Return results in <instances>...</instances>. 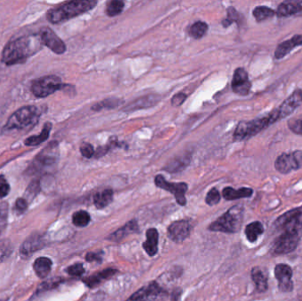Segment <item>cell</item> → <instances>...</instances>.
<instances>
[{
	"label": "cell",
	"mask_w": 302,
	"mask_h": 301,
	"mask_svg": "<svg viewBox=\"0 0 302 301\" xmlns=\"http://www.w3.org/2000/svg\"><path fill=\"white\" fill-rule=\"evenodd\" d=\"M278 237L272 242V255H283L292 253L299 245L302 234V210L299 209L287 211L274 222Z\"/></svg>",
	"instance_id": "cell-1"
},
{
	"label": "cell",
	"mask_w": 302,
	"mask_h": 301,
	"mask_svg": "<svg viewBox=\"0 0 302 301\" xmlns=\"http://www.w3.org/2000/svg\"><path fill=\"white\" fill-rule=\"evenodd\" d=\"M42 45L38 35L16 38L9 42L4 48L2 62L7 65L24 63L27 58L40 51Z\"/></svg>",
	"instance_id": "cell-2"
},
{
	"label": "cell",
	"mask_w": 302,
	"mask_h": 301,
	"mask_svg": "<svg viewBox=\"0 0 302 301\" xmlns=\"http://www.w3.org/2000/svg\"><path fill=\"white\" fill-rule=\"evenodd\" d=\"M97 5L95 0H75L63 4L60 7L51 9L47 13V20L52 24L64 22L65 20L85 14Z\"/></svg>",
	"instance_id": "cell-3"
},
{
	"label": "cell",
	"mask_w": 302,
	"mask_h": 301,
	"mask_svg": "<svg viewBox=\"0 0 302 301\" xmlns=\"http://www.w3.org/2000/svg\"><path fill=\"white\" fill-rule=\"evenodd\" d=\"M41 114V110L34 105L21 107L10 116L7 124L4 125L3 132L32 127L38 124Z\"/></svg>",
	"instance_id": "cell-4"
},
{
	"label": "cell",
	"mask_w": 302,
	"mask_h": 301,
	"mask_svg": "<svg viewBox=\"0 0 302 301\" xmlns=\"http://www.w3.org/2000/svg\"><path fill=\"white\" fill-rule=\"evenodd\" d=\"M244 208L241 204L231 207L230 210L214 221L209 226L212 231H221L225 233H235L241 230L243 222Z\"/></svg>",
	"instance_id": "cell-5"
},
{
	"label": "cell",
	"mask_w": 302,
	"mask_h": 301,
	"mask_svg": "<svg viewBox=\"0 0 302 301\" xmlns=\"http://www.w3.org/2000/svg\"><path fill=\"white\" fill-rule=\"evenodd\" d=\"M272 124H274V122L270 114L250 121L240 122L235 129L233 139L237 142L249 139L253 136L258 135L259 132L267 128Z\"/></svg>",
	"instance_id": "cell-6"
},
{
	"label": "cell",
	"mask_w": 302,
	"mask_h": 301,
	"mask_svg": "<svg viewBox=\"0 0 302 301\" xmlns=\"http://www.w3.org/2000/svg\"><path fill=\"white\" fill-rule=\"evenodd\" d=\"M65 85L62 83L61 79L57 75H48L38 79L32 83L31 90L38 98H44L60 90Z\"/></svg>",
	"instance_id": "cell-7"
},
{
	"label": "cell",
	"mask_w": 302,
	"mask_h": 301,
	"mask_svg": "<svg viewBox=\"0 0 302 301\" xmlns=\"http://www.w3.org/2000/svg\"><path fill=\"white\" fill-rule=\"evenodd\" d=\"M275 169L282 173L287 174L292 171L302 167V150H295L291 153H283L276 159Z\"/></svg>",
	"instance_id": "cell-8"
},
{
	"label": "cell",
	"mask_w": 302,
	"mask_h": 301,
	"mask_svg": "<svg viewBox=\"0 0 302 301\" xmlns=\"http://www.w3.org/2000/svg\"><path fill=\"white\" fill-rule=\"evenodd\" d=\"M155 184L157 187L161 189L165 190L169 193H173L177 203L181 206H185L187 204V199L185 194L188 189V186L186 183H170L164 180V178L161 175H157L155 178Z\"/></svg>",
	"instance_id": "cell-9"
},
{
	"label": "cell",
	"mask_w": 302,
	"mask_h": 301,
	"mask_svg": "<svg viewBox=\"0 0 302 301\" xmlns=\"http://www.w3.org/2000/svg\"><path fill=\"white\" fill-rule=\"evenodd\" d=\"M301 105L302 90L298 88L282 103L279 108L275 109L272 112L275 115L277 121H279L280 119H285L291 115L292 112H294L296 109L299 108Z\"/></svg>",
	"instance_id": "cell-10"
},
{
	"label": "cell",
	"mask_w": 302,
	"mask_h": 301,
	"mask_svg": "<svg viewBox=\"0 0 302 301\" xmlns=\"http://www.w3.org/2000/svg\"><path fill=\"white\" fill-rule=\"evenodd\" d=\"M38 35L40 38L42 44L49 48L51 51H53L56 54L65 53L66 51L65 43L50 27H42Z\"/></svg>",
	"instance_id": "cell-11"
},
{
	"label": "cell",
	"mask_w": 302,
	"mask_h": 301,
	"mask_svg": "<svg viewBox=\"0 0 302 301\" xmlns=\"http://www.w3.org/2000/svg\"><path fill=\"white\" fill-rule=\"evenodd\" d=\"M58 149L57 142H52L50 145H48L45 149L39 153L37 157L35 158L32 163V171L36 172H41L44 169L47 168L49 166L54 164L57 161V155L56 150Z\"/></svg>",
	"instance_id": "cell-12"
},
{
	"label": "cell",
	"mask_w": 302,
	"mask_h": 301,
	"mask_svg": "<svg viewBox=\"0 0 302 301\" xmlns=\"http://www.w3.org/2000/svg\"><path fill=\"white\" fill-rule=\"evenodd\" d=\"M274 274L279 283V291L284 293H287L293 290L292 270L288 264H277L274 269Z\"/></svg>",
	"instance_id": "cell-13"
},
{
	"label": "cell",
	"mask_w": 302,
	"mask_h": 301,
	"mask_svg": "<svg viewBox=\"0 0 302 301\" xmlns=\"http://www.w3.org/2000/svg\"><path fill=\"white\" fill-rule=\"evenodd\" d=\"M251 81L248 79V74L244 68H237L231 81V88L235 94L247 95L251 89Z\"/></svg>",
	"instance_id": "cell-14"
},
{
	"label": "cell",
	"mask_w": 302,
	"mask_h": 301,
	"mask_svg": "<svg viewBox=\"0 0 302 301\" xmlns=\"http://www.w3.org/2000/svg\"><path fill=\"white\" fill-rule=\"evenodd\" d=\"M191 232L190 223L187 221H177L168 228V236L172 241L180 243L189 237Z\"/></svg>",
	"instance_id": "cell-15"
},
{
	"label": "cell",
	"mask_w": 302,
	"mask_h": 301,
	"mask_svg": "<svg viewBox=\"0 0 302 301\" xmlns=\"http://www.w3.org/2000/svg\"><path fill=\"white\" fill-rule=\"evenodd\" d=\"M300 45H302V35H295L292 38L284 41L278 45L274 52V57L276 59L285 58L294 48L299 47Z\"/></svg>",
	"instance_id": "cell-16"
},
{
	"label": "cell",
	"mask_w": 302,
	"mask_h": 301,
	"mask_svg": "<svg viewBox=\"0 0 302 301\" xmlns=\"http://www.w3.org/2000/svg\"><path fill=\"white\" fill-rule=\"evenodd\" d=\"M160 291L161 289L159 286L155 282H152L149 285L136 291L127 301H152L159 294Z\"/></svg>",
	"instance_id": "cell-17"
},
{
	"label": "cell",
	"mask_w": 302,
	"mask_h": 301,
	"mask_svg": "<svg viewBox=\"0 0 302 301\" xmlns=\"http://www.w3.org/2000/svg\"><path fill=\"white\" fill-rule=\"evenodd\" d=\"M160 101V95H148L142 96L140 98L136 99L135 101L130 103L129 105L122 109L124 112H135L136 110L141 109L150 108L153 107Z\"/></svg>",
	"instance_id": "cell-18"
},
{
	"label": "cell",
	"mask_w": 302,
	"mask_h": 301,
	"mask_svg": "<svg viewBox=\"0 0 302 301\" xmlns=\"http://www.w3.org/2000/svg\"><path fill=\"white\" fill-rule=\"evenodd\" d=\"M44 241L41 236L33 235L24 241L20 249V253L23 257H28L31 254H34L35 252L41 249L44 247Z\"/></svg>",
	"instance_id": "cell-19"
},
{
	"label": "cell",
	"mask_w": 302,
	"mask_h": 301,
	"mask_svg": "<svg viewBox=\"0 0 302 301\" xmlns=\"http://www.w3.org/2000/svg\"><path fill=\"white\" fill-rule=\"evenodd\" d=\"M138 230H139V227H138V223H136V221H130L126 223V225H124L119 230L114 231L113 233L109 235L107 240L114 241V242H119V241H122L123 239L126 237L127 235L136 233Z\"/></svg>",
	"instance_id": "cell-20"
},
{
	"label": "cell",
	"mask_w": 302,
	"mask_h": 301,
	"mask_svg": "<svg viewBox=\"0 0 302 301\" xmlns=\"http://www.w3.org/2000/svg\"><path fill=\"white\" fill-rule=\"evenodd\" d=\"M302 11V1H285L279 5L276 14L279 17H288Z\"/></svg>",
	"instance_id": "cell-21"
},
{
	"label": "cell",
	"mask_w": 302,
	"mask_h": 301,
	"mask_svg": "<svg viewBox=\"0 0 302 301\" xmlns=\"http://www.w3.org/2000/svg\"><path fill=\"white\" fill-rule=\"evenodd\" d=\"M147 240L143 243V248L150 256H154L158 251V231L155 228L147 230Z\"/></svg>",
	"instance_id": "cell-22"
},
{
	"label": "cell",
	"mask_w": 302,
	"mask_h": 301,
	"mask_svg": "<svg viewBox=\"0 0 302 301\" xmlns=\"http://www.w3.org/2000/svg\"><path fill=\"white\" fill-rule=\"evenodd\" d=\"M254 191L252 188L248 187H242L240 189H234L232 187H225L223 190V197L226 200H234L242 198H248L253 195Z\"/></svg>",
	"instance_id": "cell-23"
},
{
	"label": "cell",
	"mask_w": 302,
	"mask_h": 301,
	"mask_svg": "<svg viewBox=\"0 0 302 301\" xmlns=\"http://www.w3.org/2000/svg\"><path fill=\"white\" fill-rule=\"evenodd\" d=\"M251 278L255 283L256 291L263 293L268 290V278L261 267H255L252 269Z\"/></svg>",
	"instance_id": "cell-24"
},
{
	"label": "cell",
	"mask_w": 302,
	"mask_h": 301,
	"mask_svg": "<svg viewBox=\"0 0 302 301\" xmlns=\"http://www.w3.org/2000/svg\"><path fill=\"white\" fill-rule=\"evenodd\" d=\"M51 128H52V124L51 122L45 123L44 125V128L42 132L38 136H30L24 141V144L28 147H33V146L40 145L41 143L47 141L50 137Z\"/></svg>",
	"instance_id": "cell-25"
},
{
	"label": "cell",
	"mask_w": 302,
	"mask_h": 301,
	"mask_svg": "<svg viewBox=\"0 0 302 301\" xmlns=\"http://www.w3.org/2000/svg\"><path fill=\"white\" fill-rule=\"evenodd\" d=\"M264 232V227L262 223L259 221L252 222L245 228L246 237L250 243H255L258 240V238Z\"/></svg>",
	"instance_id": "cell-26"
},
{
	"label": "cell",
	"mask_w": 302,
	"mask_h": 301,
	"mask_svg": "<svg viewBox=\"0 0 302 301\" xmlns=\"http://www.w3.org/2000/svg\"><path fill=\"white\" fill-rule=\"evenodd\" d=\"M52 266V261L49 258L40 257L34 262V270L36 274L40 278L47 277Z\"/></svg>",
	"instance_id": "cell-27"
},
{
	"label": "cell",
	"mask_w": 302,
	"mask_h": 301,
	"mask_svg": "<svg viewBox=\"0 0 302 301\" xmlns=\"http://www.w3.org/2000/svg\"><path fill=\"white\" fill-rule=\"evenodd\" d=\"M116 272H117V271L116 270H112V269L105 270V271H101L98 274L93 275L91 277L86 278L85 280H84V283L88 285V287H95L103 280L112 278L113 275L116 274Z\"/></svg>",
	"instance_id": "cell-28"
},
{
	"label": "cell",
	"mask_w": 302,
	"mask_h": 301,
	"mask_svg": "<svg viewBox=\"0 0 302 301\" xmlns=\"http://www.w3.org/2000/svg\"><path fill=\"white\" fill-rule=\"evenodd\" d=\"M113 200V191L112 189H106L102 192H98L94 196V204L97 209H105L112 203Z\"/></svg>",
	"instance_id": "cell-29"
},
{
	"label": "cell",
	"mask_w": 302,
	"mask_h": 301,
	"mask_svg": "<svg viewBox=\"0 0 302 301\" xmlns=\"http://www.w3.org/2000/svg\"><path fill=\"white\" fill-rule=\"evenodd\" d=\"M189 162L190 158H188V156H180L177 159L173 160V162H169L165 167V170L170 173H178L185 169L189 164Z\"/></svg>",
	"instance_id": "cell-30"
},
{
	"label": "cell",
	"mask_w": 302,
	"mask_h": 301,
	"mask_svg": "<svg viewBox=\"0 0 302 301\" xmlns=\"http://www.w3.org/2000/svg\"><path fill=\"white\" fill-rule=\"evenodd\" d=\"M276 15V11L268 7H256L253 10V16L255 17V20L258 22L263 21L265 20H268L270 18H272Z\"/></svg>",
	"instance_id": "cell-31"
},
{
	"label": "cell",
	"mask_w": 302,
	"mask_h": 301,
	"mask_svg": "<svg viewBox=\"0 0 302 301\" xmlns=\"http://www.w3.org/2000/svg\"><path fill=\"white\" fill-rule=\"evenodd\" d=\"M208 28L209 27L207 23H205L204 21H196L191 26L188 33L194 39H200L207 33Z\"/></svg>",
	"instance_id": "cell-32"
},
{
	"label": "cell",
	"mask_w": 302,
	"mask_h": 301,
	"mask_svg": "<svg viewBox=\"0 0 302 301\" xmlns=\"http://www.w3.org/2000/svg\"><path fill=\"white\" fill-rule=\"evenodd\" d=\"M125 7V3L120 0H112L107 4L106 13L110 17H114L122 13Z\"/></svg>",
	"instance_id": "cell-33"
},
{
	"label": "cell",
	"mask_w": 302,
	"mask_h": 301,
	"mask_svg": "<svg viewBox=\"0 0 302 301\" xmlns=\"http://www.w3.org/2000/svg\"><path fill=\"white\" fill-rule=\"evenodd\" d=\"M90 222V216L87 211L80 210L73 215V223L75 226L85 227Z\"/></svg>",
	"instance_id": "cell-34"
},
{
	"label": "cell",
	"mask_w": 302,
	"mask_h": 301,
	"mask_svg": "<svg viewBox=\"0 0 302 301\" xmlns=\"http://www.w3.org/2000/svg\"><path fill=\"white\" fill-rule=\"evenodd\" d=\"M120 104H122V101H120L118 98H107L102 102H99L95 105H93L92 110L98 112L103 109H113L118 107Z\"/></svg>",
	"instance_id": "cell-35"
},
{
	"label": "cell",
	"mask_w": 302,
	"mask_h": 301,
	"mask_svg": "<svg viewBox=\"0 0 302 301\" xmlns=\"http://www.w3.org/2000/svg\"><path fill=\"white\" fill-rule=\"evenodd\" d=\"M13 251V247L10 241L2 240L0 241V263L10 256Z\"/></svg>",
	"instance_id": "cell-36"
},
{
	"label": "cell",
	"mask_w": 302,
	"mask_h": 301,
	"mask_svg": "<svg viewBox=\"0 0 302 301\" xmlns=\"http://www.w3.org/2000/svg\"><path fill=\"white\" fill-rule=\"evenodd\" d=\"M288 127L293 133L297 136H302V118H297V119H291L289 120Z\"/></svg>",
	"instance_id": "cell-37"
},
{
	"label": "cell",
	"mask_w": 302,
	"mask_h": 301,
	"mask_svg": "<svg viewBox=\"0 0 302 301\" xmlns=\"http://www.w3.org/2000/svg\"><path fill=\"white\" fill-rule=\"evenodd\" d=\"M221 200V195L218 190L217 188H212V189L207 193V196L205 199V202L208 205L210 206H214L216 204L219 203Z\"/></svg>",
	"instance_id": "cell-38"
},
{
	"label": "cell",
	"mask_w": 302,
	"mask_h": 301,
	"mask_svg": "<svg viewBox=\"0 0 302 301\" xmlns=\"http://www.w3.org/2000/svg\"><path fill=\"white\" fill-rule=\"evenodd\" d=\"M7 214H8V204L6 203H0V233L7 226Z\"/></svg>",
	"instance_id": "cell-39"
},
{
	"label": "cell",
	"mask_w": 302,
	"mask_h": 301,
	"mask_svg": "<svg viewBox=\"0 0 302 301\" xmlns=\"http://www.w3.org/2000/svg\"><path fill=\"white\" fill-rule=\"evenodd\" d=\"M228 17L227 19L223 20V26L224 27H229L231 26L233 22H236L239 20V14L237 11L235 10L233 7H229L227 9Z\"/></svg>",
	"instance_id": "cell-40"
},
{
	"label": "cell",
	"mask_w": 302,
	"mask_h": 301,
	"mask_svg": "<svg viewBox=\"0 0 302 301\" xmlns=\"http://www.w3.org/2000/svg\"><path fill=\"white\" fill-rule=\"evenodd\" d=\"M39 191H40L39 181L34 180V181L30 183V185L27 187L26 194L27 195V198H30L31 200H32L39 193Z\"/></svg>",
	"instance_id": "cell-41"
},
{
	"label": "cell",
	"mask_w": 302,
	"mask_h": 301,
	"mask_svg": "<svg viewBox=\"0 0 302 301\" xmlns=\"http://www.w3.org/2000/svg\"><path fill=\"white\" fill-rule=\"evenodd\" d=\"M10 192V185L4 175H0V198L7 196Z\"/></svg>",
	"instance_id": "cell-42"
},
{
	"label": "cell",
	"mask_w": 302,
	"mask_h": 301,
	"mask_svg": "<svg viewBox=\"0 0 302 301\" xmlns=\"http://www.w3.org/2000/svg\"><path fill=\"white\" fill-rule=\"evenodd\" d=\"M80 151L82 153V156L86 157V158H91L95 156V149L93 148V146L89 143H83L81 146Z\"/></svg>",
	"instance_id": "cell-43"
},
{
	"label": "cell",
	"mask_w": 302,
	"mask_h": 301,
	"mask_svg": "<svg viewBox=\"0 0 302 301\" xmlns=\"http://www.w3.org/2000/svg\"><path fill=\"white\" fill-rule=\"evenodd\" d=\"M68 273L71 275L73 277H81L82 275L84 273V267L82 266V264L77 263L75 265H72L70 267H68Z\"/></svg>",
	"instance_id": "cell-44"
},
{
	"label": "cell",
	"mask_w": 302,
	"mask_h": 301,
	"mask_svg": "<svg viewBox=\"0 0 302 301\" xmlns=\"http://www.w3.org/2000/svg\"><path fill=\"white\" fill-rule=\"evenodd\" d=\"M187 99V95L185 93H178L176 95H174L172 98V105L174 107H178L183 104L184 102L186 101Z\"/></svg>",
	"instance_id": "cell-45"
},
{
	"label": "cell",
	"mask_w": 302,
	"mask_h": 301,
	"mask_svg": "<svg viewBox=\"0 0 302 301\" xmlns=\"http://www.w3.org/2000/svg\"><path fill=\"white\" fill-rule=\"evenodd\" d=\"M27 200L25 198H19L15 203V210L18 214H22L27 210Z\"/></svg>",
	"instance_id": "cell-46"
},
{
	"label": "cell",
	"mask_w": 302,
	"mask_h": 301,
	"mask_svg": "<svg viewBox=\"0 0 302 301\" xmlns=\"http://www.w3.org/2000/svg\"><path fill=\"white\" fill-rule=\"evenodd\" d=\"M86 261H89V262H101L102 261V255L101 253H88L86 255Z\"/></svg>",
	"instance_id": "cell-47"
},
{
	"label": "cell",
	"mask_w": 302,
	"mask_h": 301,
	"mask_svg": "<svg viewBox=\"0 0 302 301\" xmlns=\"http://www.w3.org/2000/svg\"><path fill=\"white\" fill-rule=\"evenodd\" d=\"M180 294H181V290L178 289L173 293V297H172V301H177L180 298Z\"/></svg>",
	"instance_id": "cell-48"
}]
</instances>
